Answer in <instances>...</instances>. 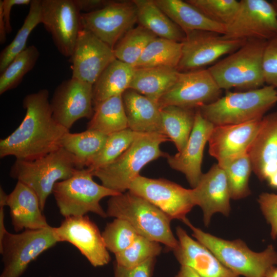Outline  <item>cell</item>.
Listing matches in <instances>:
<instances>
[{
    "mask_svg": "<svg viewBox=\"0 0 277 277\" xmlns=\"http://www.w3.org/2000/svg\"><path fill=\"white\" fill-rule=\"evenodd\" d=\"M41 0H32L28 13L12 42L0 54V73L26 48L28 37L33 29L41 24Z\"/></svg>",
    "mask_w": 277,
    "mask_h": 277,
    "instance_id": "34",
    "label": "cell"
},
{
    "mask_svg": "<svg viewBox=\"0 0 277 277\" xmlns=\"http://www.w3.org/2000/svg\"><path fill=\"white\" fill-rule=\"evenodd\" d=\"M185 35L177 67L179 72L202 69L222 56L235 51L247 41L228 38L218 33L203 30L193 31Z\"/></svg>",
    "mask_w": 277,
    "mask_h": 277,
    "instance_id": "13",
    "label": "cell"
},
{
    "mask_svg": "<svg viewBox=\"0 0 277 277\" xmlns=\"http://www.w3.org/2000/svg\"><path fill=\"white\" fill-rule=\"evenodd\" d=\"M6 206L10 209L11 223L16 232L48 228L37 194L30 187L17 181L8 195Z\"/></svg>",
    "mask_w": 277,
    "mask_h": 277,
    "instance_id": "24",
    "label": "cell"
},
{
    "mask_svg": "<svg viewBox=\"0 0 277 277\" xmlns=\"http://www.w3.org/2000/svg\"><path fill=\"white\" fill-rule=\"evenodd\" d=\"M209 19L227 26L234 19L239 8L236 0H187Z\"/></svg>",
    "mask_w": 277,
    "mask_h": 277,
    "instance_id": "41",
    "label": "cell"
},
{
    "mask_svg": "<svg viewBox=\"0 0 277 277\" xmlns=\"http://www.w3.org/2000/svg\"><path fill=\"white\" fill-rule=\"evenodd\" d=\"M74 0H41V19L59 52L70 57L83 29Z\"/></svg>",
    "mask_w": 277,
    "mask_h": 277,
    "instance_id": "14",
    "label": "cell"
},
{
    "mask_svg": "<svg viewBox=\"0 0 277 277\" xmlns=\"http://www.w3.org/2000/svg\"><path fill=\"white\" fill-rule=\"evenodd\" d=\"M222 90L208 69L180 72L157 105L160 109L168 106L197 109L219 98Z\"/></svg>",
    "mask_w": 277,
    "mask_h": 277,
    "instance_id": "10",
    "label": "cell"
},
{
    "mask_svg": "<svg viewBox=\"0 0 277 277\" xmlns=\"http://www.w3.org/2000/svg\"><path fill=\"white\" fill-rule=\"evenodd\" d=\"M106 248L114 254L127 249L140 235L127 221L115 218L102 233Z\"/></svg>",
    "mask_w": 277,
    "mask_h": 277,
    "instance_id": "40",
    "label": "cell"
},
{
    "mask_svg": "<svg viewBox=\"0 0 277 277\" xmlns=\"http://www.w3.org/2000/svg\"><path fill=\"white\" fill-rule=\"evenodd\" d=\"M262 120L214 126L208 141L210 155L220 163L247 154L260 129Z\"/></svg>",
    "mask_w": 277,
    "mask_h": 277,
    "instance_id": "20",
    "label": "cell"
},
{
    "mask_svg": "<svg viewBox=\"0 0 277 277\" xmlns=\"http://www.w3.org/2000/svg\"><path fill=\"white\" fill-rule=\"evenodd\" d=\"M258 202L267 222L270 225V235L273 240H277V194L263 192Z\"/></svg>",
    "mask_w": 277,
    "mask_h": 277,
    "instance_id": "43",
    "label": "cell"
},
{
    "mask_svg": "<svg viewBox=\"0 0 277 277\" xmlns=\"http://www.w3.org/2000/svg\"><path fill=\"white\" fill-rule=\"evenodd\" d=\"M137 12V22L157 37L182 43L184 32L156 4L154 0H133Z\"/></svg>",
    "mask_w": 277,
    "mask_h": 277,
    "instance_id": "29",
    "label": "cell"
},
{
    "mask_svg": "<svg viewBox=\"0 0 277 277\" xmlns=\"http://www.w3.org/2000/svg\"><path fill=\"white\" fill-rule=\"evenodd\" d=\"M176 234L178 245L173 251L181 265L190 267L201 277H240L181 227L176 228Z\"/></svg>",
    "mask_w": 277,
    "mask_h": 277,
    "instance_id": "23",
    "label": "cell"
},
{
    "mask_svg": "<svg viewBox=\"0 0 277 277\" xmlns=\"http://www.w3.org/2000/svg\"><path fill=\"white\" fill-rule=\"evenodd\" d=\"M267 42L247 40L237 50L208 69L222 90L247 91L263 87V57Z\"/></svg>",
    "mask_w": 277,
    "mask_h": 277,
    "instance_id": "7",
    "label": "cell"
},
{
    "mask_svg": "<svg viewBox=\"0 0 277 277\" xmlns=\"http://www.w3.org/2000/svg\"><path fill=\"white\" fill-rule=\"evenodd\" d=\"M7 31L2 9L0 8V43L4 44L6 40Z\"/></svg>",
    "mask_w": 277,
    "mask_h": 277,
    "instance_id": "48",
    "label": "cell"
},
{
    "mask_svg": "<svg viewBox=\"0 0 277 277\" xmlns=\"http://www.w3.org/2000/svg\"><path fill=\"white\" fill-rule=\"evenodd\" d=\"M217 164L225 173L231 199L240 200L250 194L249 179L252 169L248 153Z\"/></svg>",
    "mask_w": 277,
    "mask_h": 277,
    "instance_id": "35",
    "label": "cell"
},
{
    "mask_svg": "<svg viewBox=\"0 0 277 277\" xmlns=\"http://www.w3.org/2000/svg\"><path fill=\"white\" fill-rule=\"evenodd\" d=\"M8 195L7 194L2 187L0 188V206H6L7 200L8 197Z\"/></svg>",
    "mask_w": 277,
    "mask_h": 277,
    "instance_id": "50",
    "label": "cell"
},
{
    "mask_svg": "<svg viewBox=\"0 0 277 277\" xmlns=\"http://www.w3.org/2000/svg\"><path fill=\"white\" fill-rule=\"evenodd\" d=\"M53 229L59 242L74 245L93 267L103 266L110 262L111 256L102 234L87 215L65 217L60 226Z\"/></svg>",
    "mask_w": 277,
    "mask_h": 277,
    "instance_id": "16",
    "label": "cell"
},
{
    "mask_svg": "<svg viewBox=\"0 0 277 277\" xmlns=\"http://www.w3.org/2000/svg\"><path fill=\"white\" fill-rule=\"evenodd\" d=\"M264 277H277V266L271 268Z\"/></svg>",
    "mask_w": 277,
    "mask_h": 277,
    "instance_id": "51",
    "label": "cell"
},
{
    "mask_svg": "<svg viewBox=\"0 0 277 277\" xmlns=\"http://www.w3.org/2000/svg\"><path fill=\"white\" fill-rule=\"evenodd\" d=\"M248 154L259 179L277 189V111L263 117Z\"/></svg>",
    "mask_w": 277,
    "mask_h": 277,
    "instance_id": "19",
    "label": "cell"
},
{
    "mask_svg": "<svg viewBox=\"0 0 277 277\" xmlns=\"http://www.w3.org/2000/svg\"><path fill=\"white\" fill-rule=\"evenodd\" d=\"M225 37L268 41L277 36V12L266 0H242L232 22L226 26Z\"/></svg>",
    "mask_w": 277,
    "mask_h": 277,
    "instance_id": "15",
    "label": "cell"
},
{
    "mask_svg": "<svg viewBox=\"0 0 277 277\" xmlns=\"http://www.w3.org/2000/svg\"><path fill=\"white\" fill-rule=\"evenodd\" d=\"M50 102L54 118L69 130L78 120L91 118L92 85L72 77L64 80L55 88Z\"/></svg>",
    "mask_w": 277,
    "mask_h": 277,
    "instance_id": "17",
    "label": "cell"
},
{
    "mask_svg": "<svg viewBox=\"0 0 277 277\" xmlns=\"http://www.w3.org/2000/svg\"><path fill=\"white\" fill-rule=\"evenodd\" d=\"M214 126L196 109L194 126L186 147L182 151L173 155L167 154L166 157L170 167L184 174L192 188L197 186L203 174L204 149Z\"/></svg>",
    "mask_w": 277,
    "mask_h": 277,
    "instance_id": "21",
    "label": "cell"
},
{
    "mask_svg": "<svg viewBox=\"0 0 277 277\" xmlns=\"http://www.w3.org/2000/svg\"><path fill=\"white\" fill-rule=\"evenodd\" d=\"M160 110L164 134L180 152L186 147L193 128L196 109L168 106Z\"/></svg>",
    "mask_w": 277,
    "mask_h": 277,
    "instance_id": "31",
    "label": "cell"
},
{
    "mask_svg": "<svg viewBox=\"0 0 277 277\" xmlns=\"http://www.w3.org/2000/svg\"><path fill=\"white\" fill-rule=\"evenodd\" d=\"M39 57V51L34 45L27 47L18 54L1 73L0 94L15 88L33 68Z\"/></svg>",
    "mask_w": 277,
    "mask_h": 277,
    "instance_id": "37",
    "label": "cell"
},
{
    "mask_svg": "<svg viewBox=\"0 0 277 277\" xmlns=\"http://www.w3.org/2000/svg\"><path fill=\"white\" fill-rule=\"evenodd\" d=\"M4 207L0 206V242L8 232L4 224Z\"/></svg>",
    "mask_w": 277,
    "mask_h": 277,
    "instance_id": "49",
    "label": "cell"
},
{
    "mask_svg": "<svg viewBox=\"0 0 277 277\" xmlns=\"http://www.w3.org/2000/svg\"><path fill=\"white\" fill-rule=\"evenodd\" d=\"M108 135L99 131L87 129L79 133L67 132L63 136L61 147L75 157L80 169L87 168L104 146Z\"/></svg>",
    "mask_w": 277,
    "mask_h": 277,
    "instance_id": "32",
    "label": "cell"
},
{
    "mask_svg": "<svg viewBox=\"0 0 277 277\" xmlns=\"http://www.w3.org/2000/svg\"><path fill=\"white\" fill-rule=\"evenodd\" d=\"M49 277H51V276H49Z\"/></svg>",
    "mask_w": 277,
    "mask_h": 277,
    "instance_id": "53",
    "label": "cell"
},
{
    "mask_svg": "<svg viewBox=\"0 0 277 277\" xmlns=\"http://www.w3.org/2000/svg\"><path fill=\"white\" fill-rule=\"evenodd\" d=\"M276 102L277 90L266 85L253 90L227 92L197 109L214 126L233 125L262 119Z\"/></svg>",
    "mask_w": 277,
    "mask_h": 277,
    "instance_id": "5",
    "label": "cell"
},
{
    "mask_svg": "<svg viewBox=\"0 0 277 277\" xmlns=\"http://www.w3.org/2000/svg\"><path fill=\"white\" fill-rule=\"evenodd\" d=\"M106 212L108 217L127 221L140 235L163 244L172 250L178 245L170 227L172 220L148 201L129 191L111 196Z\"/></svg>",
    "mask_w": 277,
    "mask_h": 277,
    "instance_id": "2",
    "label": "cell"
},
{
    "mask_svg": "<svg viewBox=\"0 0 277 277\" xmlns=\"http://www.w3.org/2000/svg\"><path fill=\"white\" fill-rule=\"evenodd\" d=\"M79 169L74 156L61 147L34 160H16L9 174L35 192L43 211L55 184L70 178Z\"/></svg>",
    "mask_w": 277,
    "mask_h": 277,
    "instance_id": "6",
    "label": "cell"
},
{
    "mask_svg": "<svg viewBox=\"0 0 277 277\" xmlns=\"http://www.w3.org/2000/svg\"><path fill=\"white\" fill-rule=\"evenodd\" d=\"M182 48L181 42L156 37L147 46L135 68L168 67L177 69Z\"/></svg>",
    "mask_w": 277,
    "mask_h": 277,
    "instance_id": "33",
    "label": "cell"
},
{
    "mask_svg": "<svg viewBox=\"0 0 277 277\" xmlns=\"http://www.w3.org/2000/svg\"><path fill=\"white\" fill-rule=\"evenodd\" d=\"M156 4L186 34L195 30L225 35L226 26L212 21L198 9L182 0H154Z\"/></svg>",
    "mask_w": 277,
    "mask_h": 277,
    "instance_id": "26",
    "label": "cell"
},
{
    "mask_svg": "<svg viewBox=\"0 0 277 277\" xmlns=\"http://www.w3.org/2000/svg\"><path fill=\"white\" fill-rule=\"evenodd\" d=\"M142 133L127 128L108 135L104 146L87 168L92 172L111 164L123 153Z\"/></svg>",
    "mask_w": 277,
    "mask_h": 277,
    "instance_id": "38",
    "label": "cell"
},
{
    "mask_svg": "<svg viewBox=\"0 0 277 277\" xmlns=\"http://www.w3.org/2000/svg\"><path fill=\"white\" fill-rule=\"evenodd\" d=\"M128 191L146 200L171 220L183 221L195 206L191 189L164 179L138 175Z\"/></svg>",
    "mask_w": 277,
    "mask_h": 277,
    "instance_id": "11",
    "label": "cell"
},
{
    "mask_svg": "<svg viewBox=\"0 0 277 277\" xmlns=\"http://www.w3.org/2000/svg\"><path fill=\"white\" fill-rule=\"evenodd\" d=\"M175 277H201L194 270L187 266L181 265Z\"/></svg>",
    "mask_w": 277,
    "mask_h": 277,
    "instance_id": "47",
    "label": "cell"
},
{
    "mask_svg": "<svg viewBox=\"0 0 277 277\" xmlns=\"http://www.w3.org/2000/svg\"><path fill=\"white\" fill-rule=\"evenodd\" d=\"M156 37L140 25L134 27L113 48L115 56L117 60L135 67L147 46Z\"/></svg>",
    "mask_w": 277,
    "mask_h": 277,
    "instance_id": "36",
    "label": "cell"
},
{
    "mask_svg": "<svg viewBox=\"0 0 277 277\" xmlns=\"http://www.w3.org/2000/svg\"><path fill=\"white\" fill-rule=\"evenodd\" d=\"M135 67L115 59L102 72L92 86L93 104L122 95L129 89Z\"/></svg>",
    "mask_w": 277,
    "mask_h": 277,
    "instance_id": "28",
    "label": "cell"
},
{
    "mask_svg": "<svg viewBox=\"0 0 277 277\" xmlns=\"http://www.w3.org/2000/svg\"><path fill=\"white\" fill-rule=\"evenodd\" d=\"M93 176L91 170L85 168L55 184L52 193L63 216H83L93 212L103 218L108 217L100 205L101 200L120 193L98 184Z\"/></svg>",
    "mask_w": 277,
    "mask_h": 277,
    "instance_id": "8",
    "label": "cell"
},
{
    "mask_svg": "<svg viewBox=\"0 0 277 277\" xmlns=\"http://www.w3.org/2000/svg\"><path fill=\"white\" fill-rule=\"evenodd\" d=\"M155 259H150L137 266L125 268L114 264V277H151Z\"/></svg>",
    "mask_w": 277,
    "mask_h": 277,
    "instance_id": "44",
    "label": "cell"
},
{
    "mask_svg": "<svg viewBox=\"0 0 277 277\" xmlns=\"http://www.w3.org/2000/svg\"><path fill=\"white\" fill-rule=\"evenodd\" d=\"M136 22L137 8L133 1H110L100 9L81 14L83 29L90 31L113 49Z\"/></svg>",
    "mask_w": 277,
    "mask_h": 277,
    "instance_id": "12",
    "label": "cell"
},
{
    "mask_svg": "<svg viewBox=\"0 0 277 277\" xmlns=\"http://www.w3.org/2000/svg\"><path fill=\"white\" fill-rule=\"evenodd\" d=\"M32 0H1L0 8L2 10L7 34L12 31L10 22V13L14 6L30 5Z\"/></svg>",
    "mask_w": 277,
    "mask_h": 277,
    "instance_id": "45",
    "label": "cell"
},
{
    "mask_svg": "<svg viewBox=\"0 0 277 277\" xmlns=\"http://www.w3.org/2000/svg\"><path fill=\"white\" fill-rule=\"evenodd\" d=\"M192 191L195 206H199L203 211L206 226L209 225L212 215L216 213L229 216L231 197L225 173L217 163L203 173Z\"/></svg>",
    "mask_w": 277,
    "mask_h": 277,
    "instance_id": "22",
    "label": "cell"
},
{
    "mask_svg": "<svg viewBox=\"0 0 277 277\" xmlns=\"http://www.w3.org/2000/svg\"><path fill=\"white\" fill-rule=\"evenodd\" d=\"M82 12L89 13L105 7L110 1L105 0H74Z\"/></svg>",
    "mask_w": 277,
    "mask_h": 277,
    "instance_id": "46",
    "label": "cell"
},
{
    "mask_svg": "<svg viewBox=\"0 0 277 277\" xmlns=\"http://www.w3.org/2000/svg\"><path fill=\"white\" fill-rule=\"evenodd\" d=\"M49 97L47 89L25 96V115L12 133L1 139V158L13 156L16 160L31 161L62 147V138L69 130L54 118Z\"/></svg>",
    "mask_w": 277,
    "mask_h": 277,
    "instance_id": "1",
    "label": "cell"
},
{
    "mask_svg": "<svg viewBox=\"0 0 277 277\" xmlns=\"http://www.w3.org/2000/svg\"><path fill=\"white\" fill-rule=\"evenodd\" d=\"M58 242L51 226L19 233L8 231L0 242L4 264L0 277H20L32 261Z\"/></svg>",
    "mask_w": 277,
    "mask_h": 277,
    "instance_id": "9",
    "label": "cell"
},
{
    "mask_svg": "<svg viewBox=\"0 0 277 277\" xmlns=\"http://www.w3.org/2000/svg\"><path fill=\"white\" fill-rule=\"evenodd\" d=\"M122 97L128 128L140 133L164 134L157 103L131 89L126 90Z\"/></svg>",
    "mask_w": 277,
    "mask_h": 277,
    "instance_id": "25",
    "label": "cell"
},
{
    "mask_svg": "<svg viewBox=\"0 0 277 277\" xmlns=\"http://www.w3.org/2000/svg\"><path fill=\"white\" fill-rule=\"evenodd\" d=\"M272 3L273 4L277 12V1H274Z\"/></svg>",
    "mask_w": 277,
    "mask_h": 277,
    "instance_id": "52",
    "label": "cell"
},
{
    "mask_svg": "<svg viewBox=\"0 0 277 277\" xmlns=\"http://www.w3.org/2000/svg\"><path fill=\"white\" fill-rule=\"evenodd\" d=\"M161 250L160 243L139 235L127 249L115 254V263L125 268L134 267L155 258Z\"/></svg>",
    "mask_w": 277,
    "mask_h": 277,
    "instance_id": "39",
    "label": "cell"
},
{
    "mask_svg": "<svg viewBox=\"0 0 277 277\" xmlns=\"http://www.w3.org/2000/svg\"><path fill=\"white\" fill-rule=\"evenodd\" d=\"M262 66L265 83L277 88V36L267 41Z\"/></svg>",
    "mask_w": 277,
    "mask_h": 277,
    "instance_id": "42",
    "label": "cell"
},
{
    "mask_svg": "<svg viewBox=\"0 0 277 277\" xmlns=\"http://www.w3.org/2000/svg\"><path fill=\"white\" fill-rule=\"evenodd\" d=\"M183 222L192 232V236L211 251L228 269L244 277H264L277 265V251L272 245L256 252L240 239L224 240L194 226L186 218Z\"/></svg>",
    "mask_w": 277,
    "mask_h": 277,
    "instance_id": "3",
    "label": "cell"
},
{
    "mask_svg": "<svg viewBox=\"0 0 277 277\" xmlns=\"http://www.w3.org/2000/svg\"><path fill=\"white\" fill-rule=\"evenodd\" d=\"M179 71L168 67L135 68L129 89L157 104L162 96L176 81Z\"/></svg>",
    "mask_w": 277,
    "mask_h": 277,
    "instance_id": "27",
    "label": "cell"
},
{
    "mask_svg": "<svg viewBox=\"0 0 277 277\" xmlns=\"http://www.w3.org/2000/svg\"><path fill=\"white\" fill-rule=\"evenodd\" d=\"M93 109L87 129L109 135L128 128L122 95L101 102L94 105Z\"/></svg>",
    "mask_w": 277,
    "mask_h": 277,
    "instance_id": "30",
    "label": "cell"
},
{
    "mask_svg": "<svg viewBox=\"0 0 277 277\" xmlns=\"http://www.w3.org/2000/svg\"><path fill=\"white\" fill-rule=\"evenodd\" d=\"M169 140L163 134L143 133L114 162L92 171V174L106 188L119 193L126 192L146 165L167 156L160 145Z\"/></svg>",
    "mask_w": 277,
    "mask_h": 277,
    "instance_id": "4",
    "label": "cell"
},
{
    "mask_svg": "<svg viewBox=\"0 0 277 277\" xmlns=\"http://www.w3.org/2000/svg\"><path fill=\"white\" fill-rule=\"evenodd\" d=\"M115 59L112 48L90 31L82 29L70 57L71 77L93 86L105 69Z\"/></svg>",
    "mask_w": 277,
    "mask_h": 277,
    "instance_id": "18",
    "label": "cell"
}]
</instances>
